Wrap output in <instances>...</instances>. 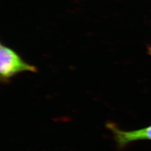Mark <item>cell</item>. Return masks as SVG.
Here are the masks:
<instances>
[{
  "mask_svg": "<svg viewBox=\"0 0 151 151\" xmlns=\"http://www.w3.org/2000/svg\"><path fill=\"white\" fill-rule=\"evenodd\" d=\"M37 72V68L25 62L16 52L1 43L0 45V80L8 83L14 76L24 72Z\"/></svg>",
  "mask_w": 151,
  "mask_h": 151,
  "instance_id": "6da1fadb",
  "label": "cell"
},
{
  "mask_svg": "<svg viewBox=\"0 0 151 151\" xmlns=\"http://www.w3.org/2000/svg\"><path fill=\"white\" fill-rule=\"evenodd\" d=\"M107 127L113 132L114 139L120 148H123L128 144L138 140H151V125L133 131L120 129L112 123H108Z\"/></svg>",
  "mask_w": 151,
  "mask_h": 151,
  "instance_id": "7a4b0ae2",
  "label": "cell"
},
{
  "mask_svg": "<svg viewBox=\"0 0 151 151\" xmlns=\"http://www.w3.org/2000/svg\"><path fill=\"white\" fill-rule=\"evenodd\" d=\"M149 53L151 54V47L149 48Z\"/></svg>",
  "mask_w": 151,
  "mask_h": 151,
  "instance_id": "3957f363",
  "label": "cell"
}]
</instances>
